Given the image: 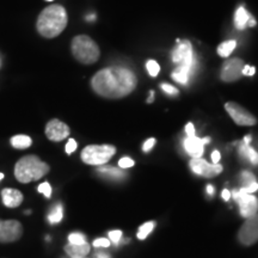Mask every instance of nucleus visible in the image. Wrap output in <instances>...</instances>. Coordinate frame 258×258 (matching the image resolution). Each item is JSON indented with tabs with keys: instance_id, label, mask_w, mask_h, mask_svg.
<instances>
[{
	"instance_id": "31",
	"label": "nucleus",
	"mask_w": 258,
	"mask_h": 258,
	"mask_svg": "<svg viewBox=\"0 0 258 258\" xmlns=\"http://www.w3.org/2000/svg\"><path fill=\"white\" fill-rule=\"evenodd\" d=\"M118 166H120L121 169H128V167L134 166V160L129 157L121 158L120 161H118Z\"/></svg>"
},
{
	"instance_id": "38",
	"label": "nucleus",
	"mask_w": 258,
	"mask_h": 258,
	"mask_svg": "<svg viewBox=\"0 0 258 258\" xmlns=\"http://www.w3.org/2000/svg\"><path fill=\"white\" fill-rule=\"evenodd\" d=\"M95 258H111V256L108 252H105V251L99 250L95 253Z\"/></svg>"
},
{
	"instance_id": "47",
	"label": "nucleus",
	"mask_w": 258,
	"mask_h": 258,
	"mask_svg": "<svg viewBox=\"0 0 258 258\" xmlns=\"http://www.w3.org/2000/svg\"><path fill=\"white\" fill-rule=\"evenodd\" d=\"M47 2H53V0H47Z\"/></svg>"
},
{
	"instance_id": "4",
	"label": "nucleus",
	"mask_w": 258,
	"mask_h": 258,
	"mask_svg": "<svg viewBox=\"0 0 258 258\" xmlns=\"http://www.w3.org/2000/svg\"><path fill=\"white\" fill-rule=\"evenodd\" d=\"M50 167L37 156H25L21 158L15 166V176L18 182L27 183L41 179L49 172Z\"/></svg>"
},
{
	"instance_id": "8",
	"label": "nucleus",
	"mask_w": 258,
	"mask_h": 258,
	"mask_svg": "<svg viewBox=\"0 0 258 258\" xmlns=\"http://www.w3.org/2000/svg\"><path fill=\"white\" fill-rule=\"evenodd\" d=\"M238 239L245 246H250L258 241V213L247 218L238 232Z\"/></svg>"
},
{
	"instance_id": "16",
	"label": "nucleus",
	"mask_w": 258,
	"mask_h": 258,
	"mask_svg": "<svg viewBox=\"0 0 258 258\" xmlns=\"http://www.w3.org/2000/svg\"><path fill=\"white\" fill-rule=\"evenodd\" d=\"M3 203L9 208H17L23 202V194L17 189L5 188L2 190Z\"/></svg>"
},
{
	"instance_id": "21",
	"label": "nucleus",
	"mask_w": 258,
	"mask_h": 258,
	"mask_svg": "<svg viewBox=\"0 0 258 258\" xmlns=\"http://www.w3.org/2000/svg\"><path fill=\"white\" fill-rule=\"evenodd\" d=\"M31 144V138L28 137V135H15V137L11 139L12 147L17 148V150H25V148L30 147Z\"/></svg>"
},
{
	"instance_id": "20",
	"label": "nucleus",
	"mask_w": 258,
	"mask_h": 258,
	"mask_svg": "<svg viewBox=\"0 0 258 258\" xmlns=\"http://www.w3.org/2000/svg\"><path fill=\"white\" fill-rule=\"evenodd\" d=\"M62 218H63L62 203L57 202L50 208L49 213H48V217H47L48 222H49L50 225H56V224H59V222H61Z\"/></svg>"
},
{
	"instance_id": "18",
	"label": "nucleus",
	"mask_w": 258,
	"mask_h": 258,
	"mask_svg": "<svg viewBox=\"0 0 258 258\" xmlns=\"http://www.w3.org/2000/svg\"><path fill=\"white\" fill-rule=\"evenodd\" d=\"M90 250H91V246H90L89 243L80 245L69 243L64 246V252L69 254L70 258H85L89 254Z\"/></svg>"
},
{
	"instance_id": "1",
	"label": "nucleus",
	"mask_w": 258,
	"mask_h": 258,
	"mask_svg": "<svg viewBox=\"0 0 258 258\" xmlns=\"http://www.w3.org/2000/svg\"><path fill=\"white\" fill-rule=\"evenodd\" d=\"M137 84L138 79L133 71L120 66L101 70L91 79L93 91L108 99H120L131 95Z\"/></svg>"
},
{
	"instance_id": "10",
	"label": "nucleus",
	"mask_w": 258,
	"mask_h": 258,
	"mask_svg": "<svg viewBox=\"0 0 258 258\" xmlns=\"http://www.w3.org/2000/svg\"><path fill=\"white\" fill-rule=\"evenodd\" d=\"M225 109L238 125H254L257 123L256 117L238 103L227 102L225 104Z\"/></svg>"
},
{
	"instance_id": "41",
	"label": "nucleus",
	"mask_w": 258,
	"mask_h": 258,
	"mask_svg": "<svg viewBox=\"0 0 258 258\" xmlns=\"http://www.w3.org/2000/svg\"><path fill=\"white\" fill-rule=\"evenodd\" d=\"M243 141L245 144H251V141H252V137H251V135H246V137L244 138Z\"/></svg>"
},
{
	"instance_id": "11",
	"label": "nucleus",
	"mask_w": 258,
	"mask_h": 258,
	"mask_svg": "<svg viewBox=\"0 0 258 258\" xmlns=\"http://www.w3.org/2000/svg\"><path fill=\"white\" fill-rule=\"evenodd\" d=\"M23 234V226L17 220H0V243H14Z\"/></svg>"
},
{
	"instance_id": "6",
	"label": "nucleus",
	"mask_w": 258,
	"mask_h": 258,
	"mask_svg": "<svg viewBox=\"0 0 258 258\" xmlns=\"http://www.w3.org/2000/svg\"><path fill=\"white\" fill-rule=\"evenodd\" d=\"M116 148L112 145H89L82 151V160L88 165H105L114 157Z\"/></svg>"
},
{
	"instance_id": "48",
	"label": "nucleus",
	"mask_w": 258,
	"mask_h": 258,
	"mask_svg": "<svg viewBox=\"0 0 258 258\" xmlns=\"http://www.w3.org/2000/svg\"><path fill=\"white\" fill-rule=\"evenodd\" d=\"M85 258H86V257H85Z\"/></svg>"
},
{
	"instance_id": "24",
	"label": "nucleus",
	"mask_w": 258,
	"mask_h": 258,
	"mask_svg": "<svg viewBox=\"0 0 258 258\" xmlns=\"http://www.w3.org/2000/svg\"><path fill=\"white\" fill-rule=\"evenodd\" d=\"M239 180L241 183V188H243V186H247V185L252 184V183H254V182H257L256 177H254L253 173L250 172V171H243L239 176Z\"/></svg>"
},
{
	"instance_id": "44",
	"label": "nucleus",
	"mask_w": 258,
	"mask_h": 258,
	"mask_svg": "<svg viewBox=\"0 0 258 258\" xmlns=\"http://www.w3.org/2000/svg\"><path fill=\"white\" fill-rule=\"evenodd\" d=\"M247 25H249V27H254V25H256V21H254L253 18H251L249 24H247Z\"/></svg>"
},
{
	"instance_id": "9",
	"label": "nucleus",
	"mask_w": 258,
	"mask_h": 258,
	"mask_svg": "<svg viewBox=\"0 0 258 258\" xmlns=\"http://www.w3.org/2000/svg\"><path fill=\"white\" fill-rule=\"evenodd\" d=\"M189 166L195 175L205 177V178H213L222 172V165L220 164L208 163L202 158H192Z\"/></svg>"
},
{
	"instance_id": "42",
	"label": "nucleus",
	"mask_w": 258,
	"mask_h": 258,
	"mask_svg": "<svg viewBox=\"0 0 258 258\" xmlns=\"http://www.w3.org/2000/svg\"><path fill=\"white\" fill-rule=\"evenodd\" d=\"M154 101V91H150V97H148L147 103H152Z\"/></svg>"
},
{
	"instance_id": "12",
	"label": "nucleus",
	"mask_w": 258,
	"mask_h": 258,
	"mask_svg": "<svg viewBox=\"0 0 258 258\" xmlns=\"http://www.w3.org/2000/svg\"><path fill=\"white\" fill-rule=\"evenodd\" d=\"M244 61L238 57L233 59H228L226 62L222 64V69L220 72V78L226 83H232L235 80L240 79L243 76V67Z\"/></svg>"
},
{
	"instance_id": "22",
	"label": "nucleus",
	"mask_w": 258,
	"mask_h": 258,
	"mask_svg": "<svg viewBox=\"0 0 258 258\" xmlns=\"http://www.w3.org/2000/svg\"><path fill=\"white\" fill-rule=\"evenodd\" d=\"M235 47H237V42L234 40L222 42V43L219 44L218 47V54L221 57H228L232 53H233Z\"/></svg>"
},
{
	"instance_id": "7",
	"label": "nucleus",
	"mask_w": 258,
	"mask_h": 258,
	"mask_svg": "<svg viewBox=\"0 0 258 258\" xmlns=\"http://www.w3.org/2000/svg\"><path fill=\"white\" fill-rule=\"evenodd\" d=\"M231 196L239 206V213L243 218H251L258 213V199L253 194H245L240 189H234L231 191Z\"/></svg>"
},
{
	"instance_id": "28",
	"label": "nucleus",
	"mask_w": 258,
	"mask_h": 258,
	"mask_svg": "<svg viewBox=\"0 0 258 258\" xmlns=\"http://www.w3.org/2000/svg\"><path fill=\"white\" fill-rule=\"evenodd\" d=\"M37 190H38V192L43 194L47 199L51 198V186L48 182H44V183H42V184L38 185Z\"/></svg>"
},
{
	"instance_id": "40",
	"label": "nucleus",
	"mask_w": 258,
	"mask_h": 258,
	"mask_svg": "<svg viewBox=\"0 0 258 258\" xmlns=\"http://www.w3.org/2000/svg\"><path fill=\"white\" fill-rule=\"evenodd\" d=\"M206 190H207V194H208V195H211V196L214 195V192H215V188H214V186H213V185L208 184V185H207V188H206Z\"/></svg>"
},
{
	"instance_id": "27",
	"label": "nucleus",
	"mask_w": 258,
	"mask_h": 258,
	"mask_svg": "<svg viewBox=\"0 0 258 258\" xmlns=\"http://www.w3.org/2000/svg\"><path fill=\"white\" fill-rule=\"evenodd\" d=\"M108 237H109V240H110V243H112L114 245H118L122 240V231L120 230L110 231L108 233Z\"/></svg>"
},
{
	"instance_id": "43",
	"label": "nucleus",
	"mask_w": 258,
	"mask_h": 258,
	"mask_svg": "<svg viewBox=\"0 0 258 258\" xmlns=\"http://www.w3.org/2000/svg\"><path fill=\"white\" fill-rule=\"evenodd\" d=\"M202 140V143H203V145H207V144H209L211 143V138H203V139H201Z\"/></svg>"
},
{
	"instance_id": "45",
	"label": "nucleus",
	"mask_w": 258,
	"mask_h": 258,
	"mask_svg": "<svg viewBox=\"0 0 258 258\" xmlns=\"http://www.w3.org/2000/svg\"><path fill=\"white\" fill-rule=\"evenodd\" d=\"M93 19H95V16H90V17H88V21H93Z\"/></svg>"
},
{
	"instance_id": "2",
	"label": "nucleus",
	"mask_w": 258,
	"mask_h": 258,
	"mask_svg": "<svg viewBox=\"0 0 258 258\" xmlns=\"http://www.w3.org/2000/svg\"><path fill=\"white\" fill-rule=\"evenodd\" d=\"M69 23L66 9L61 5H50L41 12L37 18L36 28L46 38H54L62 32Z\"/></svg>"
},
{
	"instance_id": "34",
	"label": "nucleus",
	"mask_w": 258,
	"mask_h": 258,
	"mask_svg": "<svg viewBox=\"0 0 258 258\" xmlns=\"http://www.w3.org/2000/svg\"><path fill=\"white\" fill-rule=\"evenodd\" d=\"M240 190L245 194H253L258 191V183L254 182L252 184L247 185V186H243V188H240Z\"/></svg>"
},
{
	"instance_id": "29",
	"label": "nucleus",
	"mask_w": 258,
	"mask_h": 258,
	"mask_svg": "<svg viewBox=\"0 0 258 258\" xmlns=\"http://www.w3.org/2000/svg\"><path fill=\"white\" fill-rule=\"evenodd\" d=\"M160 88H161V90H163L164 92L169 93L170 96H177L179 93L178 89H176L173 85H170V84H161Z\"/></svg>"
},
{
	"instance_id": "46",
	"label": "nucleus",
	"mask_w": 258,
	"mask_h": 258,
	"mask_svg": "<svg viewBox=\"0 0 258 258\" xmlns=\"http://www.w3.org/2000/svg\"><path fill=\"white\" fill-rule=\"evenodd\" d=\"M3 178H4V173H2V172H0V180H2Z\"/></svg>"
},
{
	"instance_id": "19",
	"label": "nucleus",
	"mask_w": 258,
	"mask_h": 258,
	"mask_svg": "<svg viewBox=\"0 0 258 258\" xmlns=\"http://www.w3.org/2000/svg\"><path fill=\"white\" fill-rule=\"evenodd\" d=\"M251 18L252 17L249 15V12H247L243 6H240V8L235 11V15H234L235 28L239 29V30H243V29L246 28V25L249 24Z\"/></svg>"
},
{
	"instance_id": "15",
	"label": "nucleus",
	"mask_w": 258,
	"mask_h": 258,
	"mask_svg": "<svg viewBox=\"0 0 258 258\" xmlns=\"http://www.w3.org/2000/svg\"><path fill=\"white\" fill-rule=\"evenodd\" d=\"M96 172L97 175L102 177V178L112 180V182H122V180H124L128 177L127 172H124V171H122L114 166H106V165L98 166V169L96 170Z\"/></svg>"
},
{
	"instance_id": "13",
	"label": "nucleus",
	"mask_w": 258,
	"mask_h": 258,
	"mask_svg": "<svg viewBox=\"0 0 258 258\" xmlns=\"http://www.w3.org/2000/svg\"><path fill=\"white\" fill-rule=\"evenodd\" d=\"M70 133L71 131L69 125L57 118L50 120L46 125V137L54 143L64 140L66 138H69Z\"/></svg>"
},
{
	"instance_id": "39",
	"label": "nucleus",
	"mask_w": 258,
	"mask_h": 258,
	"mask_svg": "<svg viewBox=\"0 0 258 258\" xmlns=\"http://www.w3.org/2000/svg\"><path fill=\"white\" fill-rule=\"evenodd\" d=\"M221 198L224 199L225 201H228V200L231 199V191H230V190H227V189L222 190V192H221Z\"/></svg>"
},
{
	"instance_id": "3",
	"label": "nucleus",
	"mask_w": 258,
	"mask_h": 258,
	"mask_svg": "<svg viewBox=\"0 0 258 258\" xmlns=\"http://www.w3.org/2000/svg\"><path fill=\"white\" fill-rule=\"evenodd\" d=\"M172 61L177 64V69L172 72V79L182 85H186L195 69V54L190 41L179 42L178 46L172 50Z\"/></svg>"
},
{
	"instance_id": "30",
	"label": "nucleus",
	"mask_w": 258,
	"mask_h": 258,
	"mask_svg": "<svg viewBox=\"0 0 258 258\" xmlns=\"http://www.w3.org/2000/svg\"><path fill=\"white\" fill-rule=\"evenodd\" d=\"M110 240L108 239V238H98V239H96L93 241V246L97 247V249H99V247H102V249H105V247H109L110 246Z\"/></svg>"
},
{
	"instance_id": "37",
	"label": "nucleus",
	"mask_w": 258,
	"mask_h": 258,
	"mask_svg": "<svg viewBox=\"0 0 258 258\" xmlns=\"http://www.w3.org/2000/svg\"><path fill=\"white\" fill-rule=\"evenodd\" d=\"M211 158H212L213 164H219V161H220V158H221L220 152H219V151H214V152L212 153Z\"/></svg>"
},
{
	"instance_id": "35",
	"label": "nucleus",
	"mask_w": 258,
	"mask_h": 258,
	"mask_svg": "<svg viewBox=\"0 0 258 258\" xmlns=\"http://www.w3.org/2000/svg\"><path fill=\"white\" fill-rule=\"evenodd\" d=\"M256 73V69L253 66H250V64H244L243 67V76L246 77H252Z\"/></svg>"
},
{
	"instance_id": "32",
	"label": "nucleus",
	"mask_w": 258,
	"mask_h": 258,
	"mask_svg": "<svg viewBox=\"0 0 258 258\" xmlns=\"http://www.w3.org/2000/svg\"><path fill=\"white\" fill-rule=\"evenodd\" d=\"M154 145H156V139H154V138L148 139V140L145 141L144 145H143V151L145 153L150 152V151L154 147Z\"/></svg>"
},
{
	"instance_id": "25",
	"label": "nucleus",
	"mask_w": 258,
	"mask_h": 258,
	"mask_svg": "<svg viewBox=\"0 0 258 258\" xmlns=\"http://www.w3.org/2000/svg\"><path fill=\"white\" fill-rule=\"evenodd\" d=\"M69 243L70 244H76L80 245L86 243V237L80 232H73L69 235Z\"/></svg>"
},
{
	"instance_id": "26",
	"label": "nucleus",
	"mask_w": 258,
	"mask_h": 258,
	"mask_svg": "<svg viewBox=\"0 0 258 258\" xmlns=\"http://www.w3.org/2000/svg\"><path fill=\"white\" fill-rule=\"evenodd\" d=\"M146 69L148 71V73H150V76L154 78V77H157L158 73H159L160 66L156 60H148L146 63Z\"/></svg>"
},
{
	"instance_id": "17",
	"label": "nucleus",
	"mask_w": 258,
	"mask_h": 258,
	"mask_svg": "<svg viewBox=\"0 0 258 258\" xmlns=\"http://www.w3.org/2000/svg\"><path fill=\"white\" fill-rule=\"evenodd\" d=\"M238 153L241 160L247 161L251 165H258V153L250 144H245L244 141L240 143L238 147Z\"/></svg>"
},
{
	"instance_id": "36",
	"label": "nucleus",
	"mask_w": 258,
	"mask_h": 258,
	"mask_svg": "<svg viewBox=\"0 0 258 258\" xmlns=\"http://www.w3.org/2000/svg\"><path fill=\"white\" fill-rule=\"evenodd\" d=\"M185 133L186 137H194V135H195V127H194L191 122H189V123L185 125Z\"/></svg>"
},
{
	"instance_id": "23",
	"label": "nucleus",
	"mask_w": 258,
	"mask_h": 258,
	"mask_svg": "<svg viewBox=\"0 0 258 258\" xmlns=\"http://www.w3.org/2000/svg\"><path fill=\"white\" fill-rule=\"evenodd\" d=\"M154 226H156V222L154 221H148L146 224H144L143 226H140V228H139L138 231V238L140 240H144L146 239L148 237V234L151 233L154 230Z\"/></svg>"
},
{
	"instance_id": "14",
	"label": "nucleus",
	"mask_w": 258,
	"mask_h": 258,
	"mask_svg": "<svg viewBox=\"0 0 258 258\" xmlns=\"http://www.w3.org/2000/svg\"><path fill=\"white\" fill-rule=\"evenodd\" d=\"M183 147L185 152L191 158H201L205 152V145L200 138L194 135V137H186L183 141Z\"/></svg>"
},
{
	"instance_id": "33",
	"label": "nucleus",
	"mask_w": 258,
	"mask_h": 258,
	"mask_svg": "<svg viewBox=\"0 0 258 258\" xmlns=\"http://www.w3.org/2000/svg\"><path fill=\"white\" fill-rule=\"evenodd\" d=\"M77 146H78V145H77V141L74 140V139H70L66 144V153L72 154L74 151L77 150Z\"/></svg>"
},
{
	"instance_id": "5",
	"label": "nucleus",
	"mask_w": 258,
	"mask_h": 258,
	"mask_svg": "<svg viewBox=\"0 0 258 258\" xmlns=\"http://www.w3.org/2000/svg\"><path fill=\"white\" fill-rule=\"evenodd\" d=\"M73 56L84 64H91L98 61L101 56L98 44L88 35H79L73 38L71 44Z\"/></svg>"
}]
</instances>
